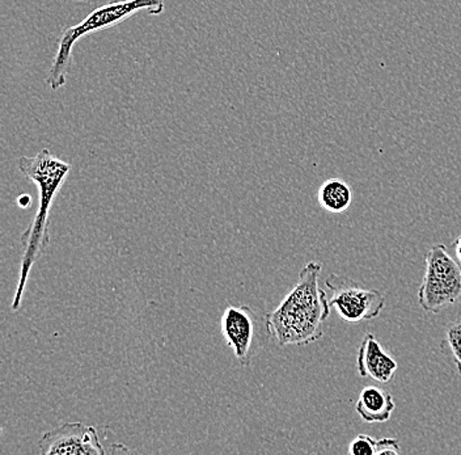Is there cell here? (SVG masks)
<instances>
[{
  "instance_id": "14",
  "label": "cell",
  "mask_w": 461,
  "mask_h": 455,
  "mask_svg": "<svg viewBox=\"0 0 461 455\" xmlns=\"http://www.w3.org/2000/svg\"><path fill=\"white\" fill-rule=\"evenodd\" d=\"M452 250H454L455 259H456L461 265V234L452 241Z\"/></svg>"
},
{
  "instance_id": "12",
  "label": "cell",
  "mask_w": 461,
  "mask_h": 455,
  "mask_svg": "<svg viewBox=\"0 0 461 455\" xmlns=\"http://www.w3.org/2000/svg\"><path fill=\"white\" fill-rule=\"evenodd\" d=\"M377 440L368 434H359L351 441L348 453L350 455H375L376 454Z\"/></svg>"
},
{
  "instance_id": "13",
  "label": "cell",
  "mask_w": 461,
  "mask_h": 455,
  "mask_svg": "<svg viewBox=\"0 0 461 455\" xmlns=\"http://www.w3.org/2000/svg\"><path fill=\"white\" fill-rule=\"evenodd\" d=\"M376 454H400V441L397 439L377 440Z\"/></svg>"
},
{
  "instance_id": "10",
  "label": "cell",
  "mask_w": 461,
  "mask_h": 455,
  "mask_svg": "<svg viewBox=\"0 0 461 455\" xmlns=\"http://www.w3.org/2000/svg\"><path fill=\"white\" fill-rule=\"evenodd\" d=\"M319 205L330 214H342L353 203L351 187L341 178L324 181L317 191Z\"/></svg>"
},
{
  "instance_id": "2",
  "label": "cell",
  "mask_w": 461,
  "mask_h": 455,
  "mask_svg": "<svg viewBox=\"0 0 461 455\" xmlns=\"http://www.w3.org/2000/svg\"><path fill=\"white\" fill-rule=\"evenodd\" d=\"M19 169L39 189V209L31 226L22 236L25 250L20 268L19 284L11 304L14 311L19 310L22 305L32 267L42 258L50 244L49 210L70 174L71 166L58 159L48 149H43L36 157L20 158Z\"/></svg>"
},
{
  "instance_id": "15",
  "label": "cell",
  "mask_w": 461,
  "mask_h": 455,
  "mask_svg": "<svg viewBox=\"0 0 461 455\" xmlns=\"http://www.w3.org/2000/svg\"><path fill=\"white\" fill-rule=\"evenodd\" d=\"M77 2H88V0H77Z\"/></svg>"
},
{
  "instance_id": "5",
  "label": "cell",
  "mask_w": 461,
  "mask_h": 455,
  "mask_svg": "<svg viewBox=\"0 0 461 455\" xmlns=\"http://www.w3.org/2000/svg\"><path fill=\"white\" fill-rule=\"evenodd\" d=\"M221 331L227 345L241 365L248 367L272 335L267 318L249 306H229L221 319Z\"/></svg>"
},
{
  "instance_id": "4",
  "label": "cell",
  "mask_w": 461,
  "mask_h": 455,
  "mask_svg": "<svg viewBox=\"0 0 461 455\" xmlns=\"http://www.w3.org/2000/svg\"><path fill=\"white\" fill-rule=\"evenodd\" d=\"M425 265L418 304L426 313L439 314L461 299V265L443 244L426 252Z\"/></svg>"
},
{
  "instance_id": "1",
  "label": "cell",
  "mask_w": 461,
  "mask_h": 455,
  "mask_svg": "<svg viewBox=\"0 0 461 455\" xmlns=\"http://www.w3.org/2000/svg\"><path fill=\"white\" fill-rule=\"evenodd\" d=\"M322 264L310 261L278 307L267 314L270 332L281 347L312 344L325 335L330 315L327 292L320 287Z\"/></svg>"
},
{
  "instance_id": "3",
  "label": "cell",
  "mask_w": 461,
  "mask_h": 455,
  "mask_svg": "<svg viewBox=\"0 0 461 455\" xmlns=\"http://www.w3.org/2000/svg\"><path fill=\"white\" fill-rule=\"evenodd\" d=\"M166 10V0H112L95 8L83 22L66 28L60 34L56 56L51 62L46 83L53 91L65 87L71 70L72 50L82 39L92 33L113 28L137 14L158 16Z\"/></svg>"
},
{
  "instance_id": "7",
  "label": "cell",
  "mask_w": 461,
  "mask_h": 455,
  "mask_svg": "<svg viewBox=\"0 0 461 455\" xmlns=\"http://www.w3.org/2000/svg\"><path fill=\"white\" fill-rule=\"evenodd\" d=\"M39 448L46 455H104L108 449L101 443L95 426L83 423H66L46 432L39 441Z\"/></svg>"
},
{
  "instance_id": "8",
  "label": "cell",
  "mask_w": 461,
  "mask_h": 455,
  "mask_svg": "<svg viewBox=\"0 0 461 455\" xmlns=\"http://www.w3.org/2000/svg\"><path fill=\"white\" fill-rule=\"evenodd\" d=\"M399 370V364L393 357L385 352L374 333H366L357 354V371L363 378L375 382L388 383Z\"/></svg>"
},
{
  "instance_id": "11",
  "label": "cell",
  "mask_w": 461,
  "mask_h": 455,
  "mask_svg": "<svg viewBox=\"0 0 461 455\" xmlns=\"http://www.w3.org/2000/svg\"><path fill=\"white\" fill-rule=\"evenodd\" d=\"M445 347L448 348L457 373L461 376V318L447 327Z\"/></svg>"
},
{
  "instance_id": "6",
  "label": "cell",
  "mask_w": 461,
  "mask_h": 455,
  "mask_svg": "<svg viewBox=\"0 0 461 455\" xmlns=\"http://www.w3.org/2000/svg\"><path fill=\"white\" fill-rule=\"evenodd\" d=\"M325 285L331 292V309L348 323L373 321L384 309L385 298L382 292L359 287L353 279L331 273Z\"/></svg>"
},
{
  "instance_id": "9",
  "label": "cell",
  "mask_w": 461,
  "mask_h": 455,
  "mask_svg": "<svg viewBox=\"0 0 461 455\" xmlns=\"http://www.w3.org/2000/svg\"><path fill=\"white\" fill-rule=\"evenodd\" d=\"M394 408L396 403L392 394L376 386L363 388L356 403L357 414L368 424H383L389 422Z\"/></svg>"
}]
</instances>
